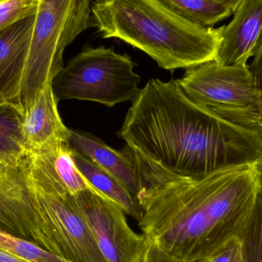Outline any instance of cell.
I'll use <instances>...</instances> for the list:
<instances>
[{
  "label": "cell",
  "instance_id": "cell-1",
  "mask_svg": "<svg viewBox=\"0 0 262 262\" xmlns=\"http://www.w3.org/2000/svg\"><path fill=\"white\" fill-rule=\"evenodd\" d=\"M128 147L138 176V226L148 239L195 261L213 258L238 238L260 191L255 163L189 177Z\"/></svg>",
  "mask_w": 262,
  "mask_h": 262
},
{
  "label": "cell",
  "instance_id": "cell-2",
  "mask_svg": "<svg viewBox=\"0 0 262 262\" xmlns=\"http://www.w3.org/2000/svg\"><path fill=\"white\" fill-rule=\"evenodd\" d=\"M118 137L183 176L256 163L262 137L192 101L178 80L151 79L132 101Z\"/></svg>",
  "mask_w": 262,
  "mask_h": 262
},
{
  "label": "cell",
  "instance_id": "cell-3",
  "mask_svg": "<svg viewBox=\"0 0 262 262\" xmlns=\"http://www.w3.org/2000/svg\"><path fill=\"white\" fill-rule=\"evenodd\" d=\"M0 227L72 262H108L72 194L33 154L0 177Z\"/></svg>",
  "mask_w": 262,
  "mask_h": 262
},
{
  "label": "cell",
  "instance_id": "cell-4",
  "mask_svg": "<svg viewBox=\"0 0 262 262\" xmlns=\"http://www.w3.org/2000/svg\"><path fill=\"white\" fill-rule=\"evenodd\" d=\"M92 14L103 38L125 41L165 70L214 61L221 42V27L192 24L159 0H92Z\"/></svg>",
  "mask_w": 262,
  "mask_h": 262
},
{
  "label": "cell",
  "instance_id": "cell-5",
  "mask_svg": "<svg viewBox=\"0 0 262 262\" xmlns=\"http://www.w3.org/2000/svg\"><path fill=\"white\" fill-rule=\"evenodd\" d=\"M92 0H38L35 23L20 91L24 113L64 68L66 48L93 27Z\"/></svg>",
  "mask_w": 262,
  "mask_h": 262
},
{
  "label": "cell",
  "instance_id": "cell-6",
  "mask_svg": "<svg viewBox=\"0 0 262 262\" xmlns=\"http://www.w3.org/2000/svg\"><path fill=\"white\" fill-rule=\"evenodd\" d=\"M135 66L128 55L117 53L113 47L87 46L54 78L52 89L58 101L75 99L115 107L133 101L140 92Z\"/></svg>",
  "mask_w": 262,
  "mask_h": 262
},
{
  "label": "cell",
  "instance_id": "cell-7",
  "mask_svg": "<svg viewBox=\"0 0 262 262\" xmlns=\"http://www.w3.org/2000/svg\"><path fill=\"white\" fill-rule=\"evenodd\" d=\"M178 82L192 101L212 111L262 114V92L247 63L223 66L214 60L187 69Z\"/></svg>",
  "mask_w": 262,
  "mask_h": 262
},
{
  "label": "cell",
  "instance_id": "cell-8",
  "mask_svg": "<svg viewBox=\"0 0 262 262\" xmlns=\"http://www.w3.org/2000/svg\"><path fill=\"white\" fill-rule=\"evenodd\" d=\"M72 196L107 261L141 262L148 238L131 229L119 206L95 189H86Z\"/></svg>",
  "mask_w": 262,
  "mask_h": 262
},
{
  "label": "cell",
  "instance_id": "cell-9",
  "mask_svg": "<svg viewBox=\"0 0 262 262\" xmlns=\"http://www.w3.org/2000/svg\"><path fill=\"white\" fill-rule=\"evenodd\" d=\"M227 26L215 61L223 66L247 63L262 46V0H243Z\"/></svg>",
  "mask_w": 262,
  "mask_h": 262
},
{
  "label": "cell",
  "instance_id": "cell-10",
  "mask_svg": "<svg viewBox=\"0 0 262 262\" xmlns=\"http://www.w3.org/2000/svg\"><path fill=\"white\" fill-rule=\"evenodd\" d=\"M35 19V13L0 32V98L18 107Z\"/></svg>",
  "mask_w": 262,
  "mask_h": 262
},
{
  "label": "cell",
  "instance_id": "cell-11",
  "mask_svg": "<svg viewBox=\"0 0 262 262\" xmlns=\"http://www.w3.org/2000/svg\"><path fill=\"white\" fill-rule=\"evenodd\" d=\"M58 102L51 83L24 112L23 135L28 154H35L55 142H67L70 129L61 121Z\"/></svg>",
  "mask_w": 262,
  "mask_h": 262
},
{
  "label": "cell",
  "instance_id": "cell-12",
  "mask_svg": "<svg viewBox=\"0 0 262 262\" xmlns=\"http://www.w3.org/2000/svg\"><path fill=\"white\" fill-rule=\"evenodd\" d=\"M67 143L118 179L134 196L139 192V180L128 146L122 151L107 146L90 133L70 130Z\"/></svg>",
  "mask_w": 262,
  "mask_h": 262
},
{
  "label": "cell",
  "instance_id": "cell-13",
  "mask_svg": "<svg viewBox=\"0 0 262 262\" xmlns=\"http://www.w3.org/2000/svg\"><path fill=\"white\" fill-rule=\"evenodd\" d=\"M72 148V147H71ZM77 167L94 189L116 203L127 215L137 222L142 210L137 199L118 179L78 151L72 149Z\"/></svg>",
  "mask_w": 262,
  "mask_h": 262
},
{
  "label": "cell",
  "instance_id": "cell-14",
  "mask_svg": "<svg viewBox=\"0 0 262 262\" xmlns=\"http://www.w3.org/2000/svg\"><path fill=\"white\" fill-rule=\"evenodd\" d=\"M31 154L35 155L72 195L95 189L77 167L72 148L67 142H55Z\"/></svg>",
  "mask_w": 262,
  "mask_h": 262
},
{
  "label": "cell",
  "instance_id": "cell-15",
  "mask_svg": "<svg viewBox=\"0 0 262 262\" xmlns=\"http://www.w3.org/2000/svg\"><path fill=\"white\" fill-rule=\"evenodd\" d=\"M169 10L183 19L204 28L233 15L230 6L216 0H159Z\"/></svg>",
  "mask_w": 262,
  "mask_h": 262
},
{
  "label": "cell",
  "instance_id": "cell-16",
  "mask_svg": "<svg viewBox=\"0 0 262 262\" xmlns=\"http://www.w3.org/2000/svg\"><path fill=\"white\" fill-rule=\"evenodd\" d=\"M24 113L11 103L0 104V154L15 160L28 155L23 135Z\"/></svg>",
  "mask_w": 262,
  "mask_h": 262
},
{
  "label": "cell",
  "instance_id": "cell-17",
  "mask_svg": "<svg viewBox=\"0 0 262 262\" xmlns=\"http://www.w3.org/2000/svg\"><path fill=\"white\" fill-rule=\"evenodd\" d=\"M243 262H262V192L238 236Z\"/></svg>",
  "mask_w": 262,
  "mask_h": 262
},
{
  "label": "cell",
  "instance_id": "cell-18",
  "mask_svg": "<svg viewBox=\"0 0 262 262\" xmlns=\"http://www.w3.org/2000/svg\"><path fill=\"white\" fill-rule=\"evenodd\" d=\"M0 249L29 262H72L53 255L2 227H0Z\"/></svg>",
  "mask_w": 262,
  "mask_h": 262
},
{
  "label": "cell",
  "instance_id": "cell-19",
  "mask_svg": "<svg viewBox=\"0 0 262 262\" xmlns=\"http://www.w3.org/2000/svg\"><path fill=\"white\" fill-rule=\"evenodd\" d=\"M38 0H0V32L36 12Z\"/></svg>",
  "mask_w": 262,
  "mask_h": 262
},
{
  "label": "cell",
  "instance_id": "cell-20",
  "mask_svg": "<svg viewBox=\"0 0 262 262\" xmlns=\"http://www.w3.org/2000/svg\"><path fill=\"white\" fill-rule=\"evenodd\" d=\"M238 125L255 131L262 137V114L252 111H213Z\"/></svg>",
  "mask_w": 262,
  "mask_h": 262
},
{
  "label": "cell",
  "instance_id": "cell-21",
  "mask_svg": "<svg viewBox=\"0 0 262 262\" xmlns=\"http://www.w3.org/2000/svg\"><path fill=\"white\" fill-rule=\"evenodd\" d=\"M213 258L187 261L174 257L163 250L158 245L148 239L147 246L145 249L141 262H212Z\"/></svg>",
  "mask_w": 262,
  "mask_h": 262
},
{
  "label": "cell",
  "instance_id": "cell-22",
  "mask_svg": "<svg viewBox=\"0 0 262 262\" xmlns=\"http://www.w3.org/2000/svg\"><path fill=\"white\" fill-rule=\"evenodd\" d=\"M241 252V247L238 238L234 240L227 247L225 248L216 256L214 257L212 262H236Z\"/></svg>",
  "mask_w": 262,
  "mask_h": 262
},
{
  "label": "cell",
  "instance_id": "cell-23",
  "mask_svg": "<svg viewBox=\"0 0 262 262\" xmlns=\"http://www.w3.org/2000/svg\"><path fill=\"white\" fill-rule=\"evenodd\" d=\"M249 69L255 85L262 92V46L256 55L253 57Z\"/></svg>",
  "mask_w": 262,
  "mask_h": 262
},
{
  "label": "cell",
  "instance_id": "cell-24",
  "mask_svg": "<svg viewBox=\"0 0 262 262\" xmlns=\"http://www.w3.org/2000/svg\"><path fill=\"white\" fill-rule=\"evenodd\" d=\"M20 160H15L12 157L0 154V177L8 175L17 166Z\"/></svg>",
  "mask_w": 262,
  "mask_h": 262
},
{
  "label": "cell",
  "instance_id": "cell-25",
  "mask_svg": "<svg viewBox=\"0 0 262 262\" xmlns=\"http://www.w3.org/2000/svg\"><path fill=\"white\" fill-rule=\"evenodd\" d=\"M0 262H29L0 249Z\"/></svg>",
  "mask_w": 262,
  "mask_h": 262
},
{
  "label": "cell",
  "instance_id": "cell-26",
  "mask_svg": "<svg viewBox=\"0 0 262 262\" xmlns=\"http://www.w3.org/2000/svg\"><path fill=\"white\" fill-rule=\"evenodd\" d=\"M216 1L221 2V3H225V4L230 6L232 10H233L234 14L235 10L238 9V6L243 3V0H216Z\"/></svg>",
  "mask_w": 262,
  "mask_h": 262
},
{
  "label": "cell",
  "instance_id": "cell-27",
  "mask_svg": "<svg viewBox=\"0 0 262 262\" xmlns=\"http://www.w3.org/2000/svg\"><path fill=\"white\" fill-rule=\"evenodd\" d=\"M255 168H256L257 172H258L260 190L262 192V158L260 159V160L255 163Z\"/></svg>",
  "mask_w": 262,
  "mask_h": 262
},
{
  "label": "cell",
  "instance_id": "cell-28",
  "mask_svg": "<svg viewBox=\"0 0 262 262\" xmlns=\"http://www.w3.org/2000/svg\"><path fill=\"white\" fill-rule=\"evenodd\" d=\"M236 262H243V259H242L241 252H240L239 257H238V259H237Z\"/></svg>",
  "mask_w": 262,
  "mask_h": 262
},
{
  "label": "cell",
  "instance_id": "cell-29",
  "mask_svg": "<svg viewBox=\"0 0 262 262\" xmlns=\"http://www.w3.org/2000/svg\"><path fill=\"white\" fill-rule=\"evenodd\" d=\"M6 102V101H3V99H2L1 98H0V104H2V103Z\"/></svg>",
  "mask_w": 262,
  "mask_h": 262
}]
</instances>
